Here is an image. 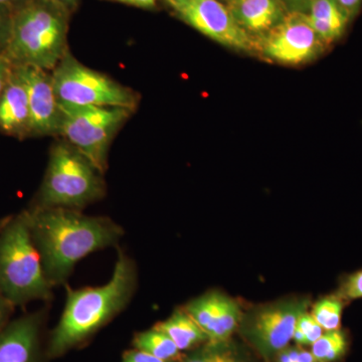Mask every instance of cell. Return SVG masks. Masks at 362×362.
<instances>
[{
    "mask_svg": "<svg viewBox=\"0 0 362 362\" xmlns=\"http://www.w3.org/2000/svg\"><path fill=\"white\" fill-rule=\"evenodd\" d=\"M28 1H30V0H0V6L9 7V8L13 9L14 11Z\"/></svg>",
    "mask_w": 362,
    "mask_h": 362,
    "instance_id": "obj_33",
    "label": "cell"
},
{
    "mask_svg": "<svg viewBox=\"0 0 362 362\" xmlns=\"http://www.w3.org/2000/svg\"><path fill=\"white\" fill-rule=\"evenodd\" d=\"M226 1H228V0H226Z\"/></svg>",
    "mask_w": 362,
    "mask_h": 362,
    "instance_id": "obj_35",
    "label": "cell"
},
{
    "mask_svg": "<svg viewBox=\"0 0 362 362\" xmlns=\"http://www.w3.org/2000/svg\"><path fill=\"white\" fill-rule=\"evenodd\" d=\"M45 313L33 312L9 321L0 331V362H45Z\"/></svg>",
    "mask_w": 362,
    "mask_h": 362,
    "instance_id": "obj_12",
    "label": "cell"
},
{
    "mask_svg": "<svg viewBox=\"0 0 362 362\" xmlns=\"http://www.w3.org/2000/svg\"><path fill=\"white\" fill-rule=\"evenodd\" d=\"M13 68V64L11 63V59L7 58L6 54H0V95H1L2 90H4V86L6 85L7 81H8Z\"/></svg>",
    "mask_w": 362,
    "mask_h": 362,
    "instance_id": "obj_28",
    "label": "cell"
},
{
    "mask_svg": "<svg viewBox=\"0 0 362 362\" xmlns=\"http://www.w3.org/2000/svg\"><path fill=\"white\" fill-rule=\"evenodd\" d=\"M328 47L305 20L304 14L299 13H288L280 25L255 40V51L281 65L309 63Z\"/></svg>",
    "mask_w": 362,
    "mask_h": 362,
    "instance_id": "obj_9",
    "label": "cell"
},
{
    "mask_svg": "<svg viewBox=\"0 0 362 362\" xmlns=\"http://www.w3.org/2000/svg\"><path fill=\"white\" fill-rule=\"evenodd\" d=\"M226 295L218 291L207 292L195 298L185 307V310L207 333L211 324L216 320L223 303Z\"/></svg>",
    "mask_w": 362,
    "mask_h": 362,
    "instance_id": "obj_20",
    "label": "cell"
},
{
    "mask_svg": "<svg viewBox=\"0 0 362 362\" xmlns=\"http://www.w3.org/2000/svg\"><path fill=\"white\" fill-rule=\"evenodd\" d=\"M52 289L33 243L28 211L9 216L0 230V293L14 307H21L49 301Z\"/></svg>",
    "mask_w": 362,
    "mask_h": 362,
    "instance_id": "obj_4",
    "label": "cell"
},
{
    "mask_svg": "<svg viewBox=\"0 0 362 362\" xmlns=\"http://www.w3.org/2000/svg\"><path fill=\"white\" fill-rule=\"evenodd\" d=\"M340 6L343 7L349 18H356L357 13H358L359 9H361L362 0H338Z\"/></svg>",
    "mask_w": 362,
    "mask_h": 362,
    "instance_id": "obj_31",
    "label": "cell"
},
{
    "mask_svg": "<svg viewBox=\"0 0 362 362\" xmlns=\"http://www.w3.org/2000/svg\"><path fill=\"white\" fill-rule=\"evenodd\" d=\"M121 362H168L157 358V357L142 351L139 349H130L124 352Z\"/></svg>",
    "mask_w": 362,
    "mask_h": 362,
    "instance_id": "obj_26",
    "label": "cell"
},
{
    "mask_svg": "<svg viewBox=\"0 0 362 362\" xmlns=\"http://www.w3.org/2000/svg\"><path fill=\"white\" fill-rule=\"evenodd\" d=\"M242 321V311L232 298L226 296L216 320L207 331L209 341H228L230 337Z\"/></svg>",
    "mask_w": 362,
    "mask_h": 362,
    "instance_id": "obj_19",
    "label": "cell"
},
{
    "mask_svg": "<svg viewBox=\"0 0 362 362\" xmlns=\"http://www.w3.org/2000/svg\"><path fill=\"white\" fill-rule=\"evenodd\" d=\"M226 7L254 40L280 25L289 13L282 0H228Z\"/></svg>",
    "mask_w": 362,
    "mask_h": 362,
    "instance_id": "obj_13",
    "label": "cell"
},
{
    "mask_svg": "<svg viewBox=\"0 0 362 362\" xmlns=\"http://www.w3.org/2000/svg\"><path fill=\"white\" fill-rule=\"evenodd\" d=\"M176 18L218 44L240 52L255 51V40L220 0H163Z\"/></svg>",
    "mask_w": 362,
    "mask_h": 362,
    "instance_id": "obj_10",
    "label": "cell"
},
{
    "mask_svg": "<svg viewBox=\"0 0 362 362\" xmlns=\"http://www.w3.org/2000/svg\"><path fill=\"white\" fill-rule=\"evenodd\" d=\"M14 308L16 307L0 293V331L4 329L11 320Z\"/></svg>",
    "mask_w": 362,
    "mask_h": 362,
    "instance_id": "obj_27",
    "label": "cell"
},
{
    "mask_svg": "<svg viewBox=\"0 0 362 362\" xmlns=\"http://www.w3.org/2000/svg\"><path fill=\"white\" fill-rule=\"evenodd\" d=\"M289 13H306L312 0H282Z\"/></svg>",
    "mask_w": 362,
    "mask_h": 362,
    "instance_id": "obj_29",
    "label": "cell"
},
{
    "mask_svg": "<svg viewBox=\"0 0 362 362\" xmlns=\"http://www.w3.org/2000/svg\"><path fill=\"white\" fill-rule=\"evenodd\" d=\"M71 16L52 0H30L13 11L11 39L4 54L13 66L52 71L70 51Z\"/></svg>",
    "mask_w": 362,
    "mask_h": 362,
    "instance_id": "obj_3",
    "label": "cell"
},
{
    "mask_svg": "<svg viewBox=\"0 0 362 362\" xmlns=\"http://www.w3.org/2000/svg\"><path fill=\"white\" fill-rule=\"evenodd\" d=\"M13 11L9 7L0 6V54H4L8 45L13 26Z\"/></svg>",
    "mask_w": 362,
    "mask_h": 362,
    "instance_id": "obj_25",
    "label": "cell"
},
{
    "mask_svg": "<svg viewBox=\"0 0 362 362\" xmlns=\"http://www.w3.org/2000/svg\"><path fill=\"white\" fill-rule=\"evenodd\" d=\"M30 233L49 284H64L76 264L88 255L115 246L123 228L102 216L65 207L26 209Z\"/></svg>",
    "mask_w": 362,
    "mask_h": 362,
    "instance_id": "obj_1",
    "label": "cell"
},
{
    "mask_svg": "<svg viewBox=\"0 0 362 362\" xmlns=\"http://www.w3.org/2000/svg\"><path fill=\"white\" fill-rule=\"evenodd\" d=\"M25 85L30 112V137L59 136L61 110L52 71L32 66H13Z\"/></svg>",
    "mask_w": 362,
    "mask_h": 362,
    "instance_id": "obj_11",
    "label": "cell"
},
{
    "mask_svg": "<svg viewBox=\"0 0 362 362\" xmlns=\"http://www.w3.org/2000/svg\"><path fill=\"white\" fill-rule=\"evenodd\" d=\"M344 304V300L337 294L330 295L318 300L314 304L311 314L323 330L340 329Z\"/></svg>",
    "mask_w": 362,
    "mask_h": 362,
    "instance_id": "obj_22",
    "label": "cell"
},
{
    "mask_svg": "<svg viewBox=\"0 0 362 362\" xmlns=\"http://www.w3.org/2000/svg\"><path fill=\"white\" fill-rule=\"evenodd\" d=\"M303 14L307 23L328 45L342 37L351 21L338 0H312Z\"/></svg>",
    "mask_w": 362,
    "mask_h": 362,
    "instance_id": "obj_15",
    "label": "cell"
},
{
    "mask_svg": "<svg viewBox=\"0 0 362 362\" xmlns=\"http://www.w3.org/2000/svg\"><path fill=\"white\" fill-rule=\"evenodd\" d=\"M0 132L21 140L30 137L28 94L13 68L0 95Z\"/></svg>",
    "mask_w": 362,
    "mask_h": 362,
    "instance_id": "obj_14",
    "label": "cell"
},
{
    "mask_svg": "<svg viewBox=\"0 0 362 362\" xmlns=\"http://www.w3.org/2000/svg\"><path fill=\"white\" fill-rule=\"evenodd\" d=\"M296 328L301 330L306 338V345H312L323 334V328L312 316V314L304 312L298 319Z\"/></svg>",
    "mask_w": 362,
    "mask_h": 362,
    "instance_id": "obj_24",
    "label": "cell"
},
{
    "mask_svg": "<svg viewBox=\"0 0 362 362\" xmlns=\"http://www.w3.org/2000/svg\"><path fill=\"white\" fill-rule=\"evenodd\" d=\"M104 175L64 139L52 143L44 180L30 209H78L103 199Z\"/></svg>",
    "mask_w": 362,
    "mask_h": 362,
    "instance_id": "obj_5",
    "label": "cell"
},
{
    "mask_svg": "<svg viewBox=\"0 0 362 362\" xmlns=\"http://www.w3.org/2000/svg\"><path fill=\"white\" fill-rule=\"evenodd\" d=\"M132 344L134 349L142 350L164 361L176 362L181 361L183 357L175 342L165 333L154 327L136 333Z\"/></svg>",
    "mask_w": 362,
    "mask_h": 362,
    "instance_id": "obj_17",
    "label": "cell"
},
{
    "mask_svg": "<svg viewBox=\"0 0 362 362\" xmlns=\"http://www.w3.org/2000/svg\"><path fill=\"white\" fill-rule=\"evenodd\" d=\"M59 110L62 139L70 143L105 175L112 142L135 112L121 107L68 104H59Z\"/></svg>",
    "mask_w": 362,
    "mask_h": 362,
    "instance_id": "obj_6",
    "label": "cell"
},
{
    "mask_svg": "<svg viewBox=\"0 0 362 362\" xmlns=\"http://www.w3.org/2000/svg\"><path fill=\"white\" fill-rule=\"evenodd\" d=\"M137 274L132 259L119 251L107 284L74 290L68 288L65 309L47 341L49 359L59 358L88 340L120 313L135 291Z\"/></svg>",
    "mask_w": 362,
    "mask_h": 362,
    "instance_id": "obj_2",
    "label": "cell"
},
{
    "mask_svg": "<svg viewBox=\"0 0 362 362\" xmlns=\"http://www.w3.org/2000/svg\"><path fill=\"white\" fill-rule=\"evenodd\" d=\"M153 327L165 333L181 352L194 350L209 341L206 333L185 308L177 309L169 318Z\"/></svg>",
    "mask_w": 362,
    "mask_h": 362,
    "instance_id": "obj_16",
    "label": "cell"
},
{
    "mask_svg": "<svg viewBox=\"0 0 362 362\" xmlns=\"http://www.w3.org/2000/svg\"><path fill=\"white\" fill-rule=\"evenodd\" d=\"M308 298H286L252 309L240 321L243 335L266 361L289 345L299 317L308 308Z\"/></svg>",
    "mask_w": 362,
    "mask_h": 362,
    "instance_id": "obj_8",
    "label": "cell"
},
{
    "mask_svg": "<svg viewBox=\"0 0 362 362\" xmlns=\"http://www.w3.org/2000/svg\"><path fill=\"white\" fill-rule=\"evenodd\" d=\"M337 295L344 301L361 299L362 298V270L344 276L340 282Z\"/></svg>",
    "mask_w": 362,
    "mask_h": 362,
    "instance_id": "obj_23",
    "label": "cell"
},
{
    "mask_svg": "<svg viewBox=\"0 0 362 362\" xmlns=\"http://www.w3.org/2000/svg\"><path fill=\"white\" fill-rule=\"evenodd\" d=\"M349 349V335L344 330L326 331L311 345L317 362H339Z\"/></svg>",
    "mask_w": 362,
    "mask_h": 362,
    "instance_id": "obj_18",
    "label": "cell"
},
{
    "mask_svg": "<svg viewBox=\"0 0 362 362\" xmlns=\"http://www.w3.org/2000/svg\"><path fill=\"white\" fill-rule=\"evenodd\" d=\"M181 362H245L233 349L225 342L209 341L192 350V354L182 357Z\"/></svg>",
    "mask_w": 362,
    "mask_h": 362,
    "instance_id": "obj_21",
    "label": "cell"
},
{
    "mask_svg": "<svg viewBox=\"0 0 362 362\" xmlns=\"http://www.w3.org/2000/svg\"><path fill=\"white\" fill-rule=\"evenodd\" d=\"M59 104L77 106L121 107L136 112L140 95L78 62L69 51L52 71Z\"/></svg>",
    "mask_w": 362,
    "mask_h": 362,
    "instance_id": "obj_7",
    "label": "cell"
},
{
    "mask_svg": "<svg viewBox=\"0 0 362 362\" xmlns=\"http://www.w3.org/2000/svg\"><path fill=\"white\" fill-rule=\"evenodd\" d=\"M106 1L118 2V4L139 7V8L151 9L156 6L158 0H106Z\"/></svg>",
    "mask_w": 362,
    "mask_h": 362,
    "instance_id": "obj_30",
    "label": "cell"
},
{
    "mask_svg": "<svg viewBox=\"0 0 362 362\" xmlns=\"http://www.w3.org/2000/svg\"><path fill=\"white\" fill-rule=\"evenodd\" d=\"M9 216H4V218H0V230H1L2 228H4V225L7 223V221H8Z\"/></svg>",
    "mask_w": 362,
    "mask_h": 362,
    "instance_id": "obj_34",
    "label": "cell"
},
{
    "mask_svg": "<svg viewBox=\"0 0 362 362\" xmlns=\"http://www.w3.org/2000/svg\"><path fill=\"white\" fill-rule=\"evenodd\" d=\"M52 1L64 7L71 14L77 11L78 4H80V0H52Z\"/></svg>",
    "mask_w": 362,
    "mask_h": 362,
    "instance_id": "obj_32",
    "label": "cell"
}]
</instances>
